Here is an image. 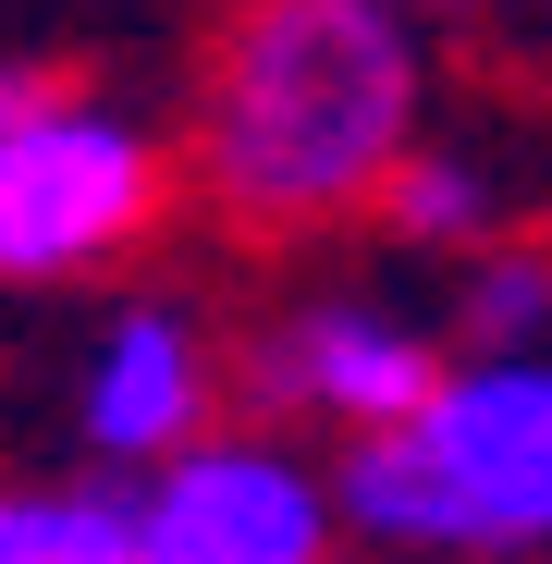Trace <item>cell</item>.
Here are the masks:
<instances>
[{"label":"cell","mask_w":552,"mask_h":564,"mask_svg":"<svg viewBox=\"0 0 552 564\" xmlns=\"http://www.w3.org/2000/svg\"><path fill=\"white\" fill-rule=\"evenodd\" d=\"M430 135V25L405 0H234L197 62L184 172L234 234H332Z\"/></svg>","instance_id":"6da1fadb"},{"label":"cell","mask_w":552,"mask_h":564,"mask_svg":"<svg viewBox=\"0 0 552 564\" xmlns=\"http://www.w3.org/2000/svg\"><path fill=\"white\" fill-rule=\"evenodd\" d=\"M320 479L332 528L368 552H552V344H479L467 368L442 356V381L381 430H344Z\"/></svg>","instance_id":"7a4b0ae2"},{"label":"cell","mask_w":552,"mask_h":564,"mask_svg":"<svg viewBox=\"0 0 552 564\" xmlns=\"http://www.w3.org/2000/svg\"><path fill=\"white\" fill-rule=\"evenodd\" d=\"M160 209H172V148L123 99L37 86V99L0 123V282H13V295L136 258L160 234Z\"/></svg>","instance_id":"3957f363"},{"label":"cell","mask_w":552,"mask_h":564,"mask_svg":"<svg viewBox=\"0 0 552 564\" xmlns=\"http://www.w3.org/2000/svg\"><path fill=\"white\" fill-rule=\"evenodd\" d=\"M344 552L332 479L270 430H184L136 466V564H320Z\"/></svg>","instance_id":"277c9868"},{"label":"cell","mask_w":552,"mask_h":564,"mask_svg":"<svg viewBox=\"0 0 552 564\" xmlns=\"http://www.w3.org/2000/svg\"><path fill=\"white\" fill-rule=\"evenodd\" d=\"M442 381V332H418L381 295H307L258 332L246 356V405L270 417H332V430H381Z\"/></svg>","instance_id":"5b68a950"},{"label":"cell","mask_w":552,"mask_h":564,"mask_svg":"<svg viewBox=\"0 0 552 564\" xmlns=\"http://www.w3.org/2000/svg\"><path fill=\"white\" fill-rule=\"evenodd\" d=\"M209 405H221V356H209L197 319L160 307V295L111 307L99 344H86V368H74V442L99 466H123V479L148 454H172L184 430H209Z\"/></svg>","instance_id":"8992f818"},{"label":"cell","mask_w":552,"mask_h":564,"mask_svg":"<svg viewBox=\"0 0 552 564\" xmlns=\"http://www.w3.org/2000/svg\"><path fill=\"white\" fill-rule=\"evenodd\" d=\"M0 564H136V479H0Z\"/></svg>","instance_id":"52a82bcc"},{"label":"cell","mask_w":552,"mask_h":564,"mask_svg":"<svg viewBox=\"0 0 552 564\" xmlns=\"http://www.w3.org/2000/svg\"><path fill=\"white\" fill-rule=\"evenodd\" d=\"M381 234L393 246H454L467 258L479 234H504V197H491V172L467 160V148H430V135H405V160L381 172Z\"/></svg>","instance_id":"ba28073f"},{"label":"cell","mask_w":552,"mask_h":564,"mask_svg":"<svg viewBox=\"0 0 552 564\" xmlns=\"http://www.w3.org/2000/svg\"><path fill=\"white\" fill-rule=\"evenodd\" d=\"M454 319H467V344H552V258L479 234L467 282H454Z\"/></svg>","instance_id":"9c48e42d"},{"label":"cell","mask_w":552,"mask_h":564,"mask_svg":"<svg viewBox=\"0 0 552 564\" xmlns=\"http://www.w3.org/2000/svg\"><path fill=\"white\" fill-rule=\"evenodd\" d=\"M405 13H418V25H516L528 0H405Z\"/></svg>","instance_id":"30bf717a"},{"label":"cell","mask_w":552,"mask_h":564,"mask_svg":"<svg viewBox=\"0 0 552 564\" xmlns=\"http://www.w3.org/2000/svg\"><path fill=\"white\" fill-rule=\"evenodd\" d=\"M37 86H50V74H37V62H0V123H13V111H25V99H37Z\"/></svg>","instance_id":"8fae6325"}]
</instances>
